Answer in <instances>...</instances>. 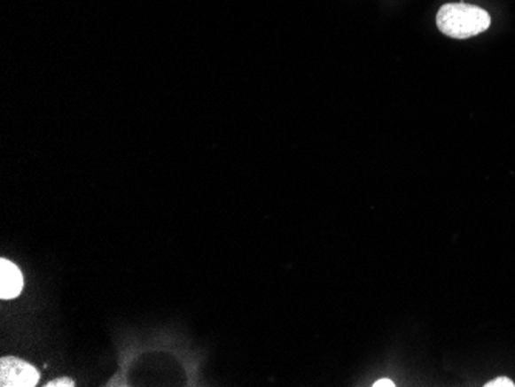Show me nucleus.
<instances>
[{
    "label": "nucleus",
    "mask_w": 515,
    "mask_h": 387,
    "mask_svg": "<svg viewBox=\"0 0 515 387\" xmlns=\"http://www.w3.org/2000/svg\"><path fill=\"white\" fill-rule=\"evenodd\" d=\"M437 27L452 39H469L491 27V14L469 4H446L437 14Z\"/></svg>",
    "instance_id": "nucleus-1"
},
{
    "label": "nucleus",
    "mask_w": 515,
    "mask_h": 387,
    "mask_svg": "<svg viewBox=\"0 0 515 387\" xmlns=\"http://www.w3.org/2000/svg\"><path fill=\"white\" fill-rule=\"evenodd\" d=\"M39 382L36 368L19 358H2L0 361V386L35 387Z\"/></svg>",
    "instance_id": "nucleus-2"
},
{
    "label": "nucleus",
    "mask_w": 515,
    "mask_h": 387,
    "mask_svg": "<svg viewBox=\"0 0 515 387\" xmlns=\"http://www.w3.org/2000/svg\"><path fill=\"white\" fill-rule=\"evenodd\" d=\"M24 289V276L16 264L8 259L0 261V298L12 299Z\"/></svg>",
    "instance_id": "nucleus-3"
},
{
    "label": "nucleus",
    "mask_w": 515,
    "mask_h": 387,
    "mask_svg": "<svg viewBox=\"0 0 515 387\" xmlns=\"http://www.w3.org/2000/svg\"><path fill=\"white\" fill-rule=\"evenodd\" d=\"M486 387H515V383L510 380L508 376H498L492 382L486 383Z\"/></svg>",
    "instance_id": "nucleus-4"
},
{
    "label": "nucleus",
    "mask_w": 515,
    "mask_h": 387,
    "mask_svg": "<svg viewBox=\"0 0 515 387\" xmlns=\"http://www.w3.org/2000/svg\"><path fill=\"white\" fill-rule=\"evenodd\" d=\"M74 386V382L70 380V378H60V380H54V382H50L47 387H73Z\"/></svg>",
    "instance_id": "nucleus-5"
},
{
    "label": "nucleus",
    "mask_w": 515,
    "mask_h": 387,
    "mask_svg": "<svg viewBox=\"0 0 515 387\" xmlns=\"http://www.w3.org/2000/svg\"><path fill=\"white\" fill-rule=\"evenodd\" d=\"M395 383L389 380V378H381L378 382L373 383V387H394Z\"/></svg>",
    "instance_id": "nucleus-6"
}]
</instances>
